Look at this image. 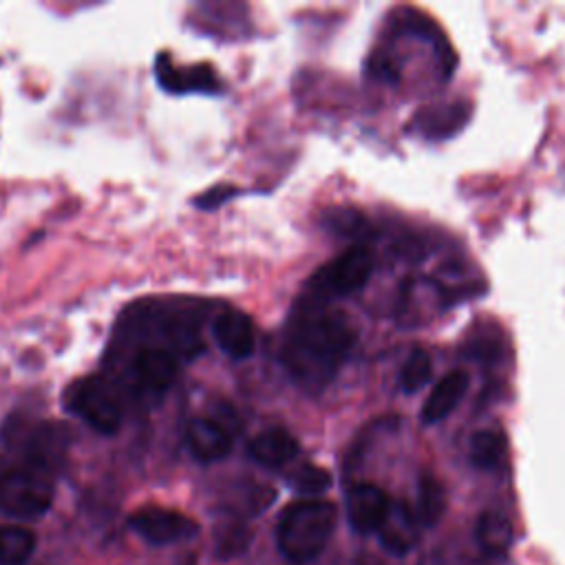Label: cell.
<instances>
[{
	"label": "cell",
	"mask_w": 565,
	"mask_h": 565,
	"mask_svg": "<svg viewBox=\"0 0 565 565\" xmlns=\"http://www.w3.org/2000/svg\"><path fill=\"white\" fill-rule=\"evenodd\" d=\"M66 404L77 417L102 435H113L121 426V402L117 391L99 375L77 380L66 393Z\"/></svg>",
	"instance_id": "obj_4"
},
{
	"label": "cell",
	"mask_w": 565,
	"mask_h": 565,
	"mask_svg": "<svg viewBox=\"0 0 565 565\" xmlns=\"http://www.w3.org/2000/svg\"><path fill=\"white\" fill-rule=\"evenodd\" d=\"M371 274L373 254L362 245H353L316 269L309 278V289L318 298H340L362 289Z\"/></svg>",
	"instance_id": "obj_5"
},
{
	"label": "cell",
	"mask_w": 565,
	"mask_h": 565,
	"mask_svg": "<svg viewBox=\"0 0 565 565\" xmlns=\"http://www.w3.org/2000/svg\"><path fill=\"white\" fill-rule=\"evenodd\" d=\"M157 82L170 93H216L218 79L210 66H177L170 55H159L154 64Z\"/></svg>",
	"instance_id": "obj_10"
},
{
	"label": "cell",
	"mask_w": 565,
	"mask_h": 565,
	"mask_svg": "<svg viewBox=\"0 0 565 565\" xmlns=\"http://www.w3.org/2000/svg\"><path fill=\"white\" fill-rule=\"evenodd\" d=\"M501 353L497 340L492 338H486V335H477L470 340V355L477 358V360H497Z\"/></svg>",
	"instance_id": "obj_23"
},
{
	"label": "cell",
	"mask_w": 565,
	"mask_h": 565,
	"mask_svg": "<svg viewBox=\"0 0 565 565\" xmlns=\"http://www.w3.org/2000/svg\"><path fill=\"white\" fill-rule=\"evenodd\" d=\"M53 503L51 472L22 463L0 477V510L15 519L42 516Z\"/></svg>",
	"instance_id": "obj_3"
},
{
	"label": "cell",
	"mask_w": 565,
	"mask_h": 565,
	"mask_svg": "<svg viewBox=\"0 0 565 565\" xmlns=\"http://www.w3.org/2000/svg\"><path fill=\"white\" fill-rule=\"evenodd\" d=\"M212 333L216 344L234 360H243L254 351L256 344V331L254 322L249 320L247 313L238 309H223L214 322H212Z\"/></svg>",
	"instance_id": "obj_11"
},
{
	"label": "cell",
	"mask_w": 565,
	"mask_h": 565,
	"mask_svg": "<svg viewBox=\"0 0 565 565\" xmlns=\"http://www.w3.org/2000/svg\"><path fill=\"white\" fill-rule=\"evenodd\" d=\"M249 457L265 468H280L298 455L296 437L285 428H267L249 441Z\"/></svg>",
	"instance_id": "obj_14"
},
{
	"label": "cell",
	"mask_w": 565,
	"mask_h": 565,
	"mask_svg": "<svg viewBox=\"0 0 565 565\" xmlns=\"http://www.w3.org/2000/svg\"><path fill=\"white\" fill-rule=\"evenodd\" d=\"M35 552V534L24 525H0V565H24Z\"/></svg>",
	"instance_id": "obj_17"
},
{
	"label": "cell",
	"mask_w": 565,
	"mask_h": 565,
	"mask_svg": "<svg viewBox=\"0 0 565 565\" xmlns=\"http://www.w3.org/2000/svg\"><path fill=\"white\" fill-rule=\"evenodd\" d=\"M355 329L344 313L309 307L296 313L282 340V364L305 388L327 386L347 362Z\"/></svg>",
	"instance_id": "obj_1"
},
{
	"label": "cell",
	"mask_w": 565,
	"mask_h": 565,
	"mask_svg": "<svg viewBox=\"0 0 565 565\" xmlns=\"http://www.w3.org/2000/svg\"><path fill=\"white\" fill-rule=\"evenodd\" d=\"M430 371H433V364L428 353L422 349H415L399 371V388L404 393H417L428 382Z\"/></svg>",
	"instance_id": "obj_20"
},
{
	"label": "cell",
	"mask_w": 565,
	"mask_h": 565,
	"mask_svg": "<svg viewBox=\"0 0 565 565\" xmlns=\"http://www.w3.org/2000/svg\"><path fill=\"white\" fill-rule=\"evenodd\" d=\"M505 455H508V441H505L503 433L479 430L472 435L470 448H468V457H470L472 466H477L481 470H494L503 463Z\"/></svg>",
	"instance_id": "obj_16"
},
{
	"label": "cell",
	"mask_w": 565,
	"mask_h": 565,
	"mask_svg": "<svg viewBox=\"0 0 565 565\" xmlns=\"http://www.w3.org/2000/svg\"><path fill=\"white\" fill-rule=\"evenodd\" d=\"M179 371V358L154 344L139 347L130 360V380L143 393H163L172 386Z\"/></svg>",
	"instance_id": "obj_7"
},
{
	"label": "cell",
	"mask_w": 565,
	"mask_h": 565,
	"mask_svg": "<svg viewBox=\"0 0 565 565\" xmlns=\"http://www.w3.org/2000/svg\"><path fill=\"white\" fill-rule=\"evenodd\" d=\"M185 444L199 461L210 463L232 450V433L221 417H192L185 426Z\"/></svg>",
	"instance_id": "obj_8"
},
{
	"label": "cell",
	"mask_w": 565,
	"mask_h": 565,
	"mask_svg": "<svg viewBox=\"0 0 565 565\" xmlns=\"http://www.w3.org/2000/svg\"><path fill=\"white\" fill-rule=\"evenodd\" d=\"M475 536H477L479 547L488 556H503L512 545L514 532H512V523L505 514L494 512V510H486L477 519Z\"/></svg>",
	"instance_id": "obj_15"
},
{
	"label": "cell",
	"mask_w": 565,
	"mask_h": 565,
	"mask_svg": "<svg viewBox=\"0 0 565 565\" xmlns=\"http://www.w3.org/2000/svg\"><path fill=\"white\" fill-rule=\"evenodd\" d=\"M289 483L300 494H320L331 486V475L316 463H302L291 472Z\"/></svg>",
	"instance_id": "obj_21"
},
{
	"label": "cell",
	"mask_w": 565,
	"mask_h": 565,
	"mask_svg": "<svg viewBox=\"0 0 565 565\" xmlns=\"http://www.w3.org/2000/svg\"><path fill=\"white\" fill-rule=\"evenodd\" d=\"M360 223H362V218H360L355 212H335V214H333V227H335L338 232H342V234H355V232H360V230H358Z\"/></svg>",
	"instance_id": "obj_24"
},
{
	"label": "cell",
	"mask_w": 565,
	"mask_h": 565,
	"mask_svg": "<svg viewBox=\"0 0 565 565\" xmlns=\"http://www.w3.org/2000/svg\"><path fill=\"white\" fill-rule=\"evenodd\" d=\"M466 115H468V110L463 108V104L441 106V108H435L424 115L422 128L428 137H446V135H452L463 124Z\"/></svg>",
	"instance_id": "obj_19"
},
{
	"label": "cell",
	"mask_w": 565,
	"mask_h": 565,
	"mask_svg": "<svg viewBox=\"0 0 565 565\" xmlns=\"http://www.w3.org/2000/svg\"><path fill=\"white\" fill-rule=\"evenodd\" d=\"M380 543L393 554H406L413 550L419 536V519L415 510L404 501H391L384 521L377 527Z\"/></svg>",
	"instance_id": "obj_12"
},
{
	"label": "cell",
	"mask_w": 565,
	"mask_h": 565,
	"mask_svg": "<svg viewBox=\"0 0 565 565\" xmlns=\"http://www.w3.org/2000/svg\"><path fill=\"white\" fill-rule=\"evenodd\" d=\"M391 499L373 483H355L347 492V519L360 534L377 532L380 523L388 512Z\"/></svg>",
	"instance_id": "obj_9"
},
{
	"label": "cell",
	"mask_w": 565,
	"mask_h": 565,
	"mask_svg": "<svg viewBox=\"0 0 565 565\" xmlns=\"http://www.w3.org/2000/svg\"><path fill=\"white\" fill-rule=\"evenodd\" d=\"M234 194H236V188H232V185H216V188L205 190L194 203L199 207H203V210H214V207H218L221 203H225Z\"/></svg>",
	"instance_id": "obj_22"
},
{
	"label": "cell",
	"mask_w": 565,
	"mask_h": 565,
	"mask_svg": "<svg viewBox=\"0 0 565 565\" xmlns=\"http://www.w3.org/2000/svg\"><path fill=\"white\" fill-rule=\"evenodd\" d=\"M338 510L324 499H302L285 508L276 527L280 552L294 563H309L327 547Z\"/></svg>",
	"instance_id": "obj_2"
},
{
	"label": "cell",
	"mask_w": 565,
	"mask_h": 565,
	"mask_svg": "<svg viewBox=\"0 0 565 565\" xmlns=\"http://www.w3.org/2000/svg\"><path fill=\"white\" fill-rule=\"evenodd\" d=\"M468 373L466 371H450L446 373L428 393L424 408H422V422L424 424H437L446 419L455 406L461 402V397L468 391Z\"/></svg>",
	"instance_id": "obj_13"
},
{
	"label": "cell",
	"mask_w": 565,
	"mask_h": 565,
	"mask_svg": "<svg viewBox=\"0 0 565 565\" xmlns=\"http://www.w3.org/2000/svg\"><path fill=\"white\" fill-rule=\"evenodd\" d=\"M128 525L132 532H137L143 541L152 545L188 541L199 532V525L194 519L159 505H146L135 510L128 516Z\"/></svg>",
	"instance_id": "obj_6"
},
{
	"label": "cell",
	"mask_w": 565,
	"mask_h": 565,
	"mask_svg": "<svg viewBox=\"0 0 565 565\" xmlns=\"http://www.w3.org/2000/svg\"><path fill=\"white\" fill-rule=\"evenodd\" d=\"M446 510V490L441 481H437L433 475H424L417 486V508L415 514L419 519V525L433 527Z\"/></svg>",
	"instance_id": "obj_18"
}]
</instances>
